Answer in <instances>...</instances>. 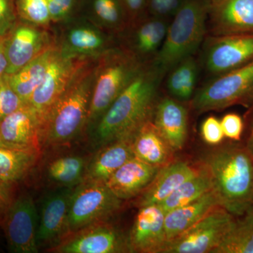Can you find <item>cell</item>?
Wrapping results in <instances>:
<instances>
[{
  "label": "cell",
  "mask_w": 253,
  "mask_h": 253,
  "mask_svg": "<svg viewBox=\"0 0 253 253\" xmlns=\"http://www.w3.org/2000/svg\"><path fill=\"white\" fill-rule=\"evenodd\" d=\"M163 73L155 66L141 70L96 123L93 144L101 148L113 141L131 139L151 119Z\"/></svg>",
  "instance_id": "cell-1"
},
{
  "label": "cell",
  "mask_w": 253,
  "mask_h": 253,
  "mask_svg": "<svg viewBox=\"0 0 253 253\" xmlns=\"http://www.w3.org/2000/svg\"><path fill=\"white\" fill-rule=\"evenodd\" d=\"M201 162L211 174L220 207L236 217L253 207V156L246 146L218 148Z\"/></svg>",
  "instance_id": "cell-2"
},
{
  "label": "cell",
  "mask_w": 253,
  "mask_h": 253,
  "mask_svg": "<svg viewBox=\"0 0 253 253\" xmlns=\"http://www.w3.org/2000/svg\"><path fill=\"white\" fill-rule=\"evenodd\" d=\"M96 69L83 66L43 118V149L69 144L87 124Z\"/></svg>",
  "instance_id": "cell-3"
},
{
  "label": "cell",
  "mask_w": 253,
  "mask_h": 253,
  "mask_svg": "<svg viewBox=\"0 0 253 253\" xmlns=\"http://www.w3.org/2000/svg\"><path fill=\"white\" fill-rule=\"evenodd\" d=\"M208 14L207 1L187 0L179 6L158 53V70L163 73L191 57L204 40Z\"/></svg>",
  "instance_id": "cell-4"
},
{
  "label": "cell",
  "mask_w": 253,
  "mask_h": 253,
  "mask_svg": "<svg viewBox=\"0 0 253 253\" xmlns=\"http://www.w3.org/2000/svg\"><path fill=\"white\" fill-rule=\"evenodd\" d=\"M141 71L134 58L123 52L111 53L96 64L88 123H97L130 82Z\"/></svg>",
  "instance_id": "cell-5"
},
{
  "label": "cell",
  "mask_w": 253,
  "mask_h": 253,
  "mask_svg": "<svg viewBox=\"0 0 253 253\" xmlns=\"http://www.w3.org/2000/svg\"><path fill=\"white\" fill-rule=\"evenodd\" d=\"M123 202L105 183L82 180L73 189L70 200L68 235L93 224L107 221L117 214Z\"/></svg>",
  "instance_id": "cell-6"
},
{
  "label": "cell",
  "mask_w": 253,
  "mask_h": 253,
  "mask_svg": "<svg viewBox=\"0 0 253 253\" xmlns=\"http://www.w3.org/2000/svg\"><path fill=\"white\" fill-rule=\"evenodd\" d=\"M253 97V60L210 82L193 99L199 113L221 111Z\"/></svg>",
  "instance_id": "cell-7"
},
{
  "label": "cell",
  "mask_w": 253,
  "mask_h": 253,
  "mask_svg": "<svg viewBox=\"0 0 253 253\" xmlns=\"http://www.w3.org/2000/svg\"><path fill=\"white\" fill-rule=\"evenodd\" d=\"M235 219L224 208H215L187 230L168 241L164 253H212Z\"/></svg>",
  "instance_id": "cell-8"
},
{
  "label": "cell",
  "mask_w": 253,
  "mask_h": 253,
  "mask_svg": "<svg viewBox=\"0 0 253 253\" xmlns=\"http://www.w3.org/2000/svg\"><path fill=\"white\" fill-rule=\"evenodd\" d=\"M88 63L80 54L58 49L50 63L45 76L36 89L28 104L44 118L83 66Z\"/></svg>",
  "instance_id": "cell-9"
},
{
  "label": "cell",
  "mask_w": 253,
  "mask_h": 253,
  "mask_svg": "<svg viewBox=\"0 0 253 253\" xmlns=\"http://www.w3.org/2000/svg\"><path fill=\"white\" fill-rule=\"evenodd\" d=\"M0 225L10 252L38 253V212L31 195L26 193L15 197Z\"/></svg>",
  "instance_id": "cell-10"
},
{
  "label": "cell",
  "mask_w": 253,
  "mask_h": 253,
  "mask_svg": "<svg viewBox=\"0 0 253 253\" xmlns=\"http://www.w3.org/2000/svg\"><path fill=\"white\" fill-rule=\"evenodd\" d=\"M49 250L59 253H130L127 237L107 221L70 234Z\"/></svg>",
  "instance_id": "cell-11"
},
{
  "label": "cell",
  "mask_w": 253,
  "mask_h": 253,
  "mask_svg": "<svg viewBox=\"0 0 253 253\" xmlns=\"http://www.w3.org/2000/svg\"><path fill=\"white\" fill-rule=\"evenodd\" d=\"M42 123L36 110L28 104H23L0 123V145L41 154Z\"/></svg>",
  "instance_id": "cell-12"
},
{
  "label": "cell",
  "mask_w": 253,
  "mask_h": 253,
  "mask_svg": "<svg viewBox=\"0 0 253 253\" xmlns=\"http://www.w3.org/2000/svg\"><path fill=\"white\" fill-rule=\"evenodd\" d=\"M4 37L8 76L17 72L52 45L46 32L20 19Z\"/></svg>",
  "instance_id": "cell-13"
},
{
  "label": "cell",
  "mask_w": 253,
  "mask_h": 253,
  "mask_svg": "<svg viewBox=\"0 0 253 253\" xmlns=\"http://www.w3.org/2000/svg\"><path fill=\"white\" fill-rule=\"evenodd\" d=\"M253 60V34L217 36L210 41L205 63L210 72L221 75Z\"/></svg>",
  "instance_id": "cell-14"
},
{
  "label": "cell",
  "mask_w": 253,
  "mask_h": 253,
  "mask_svg": "<svg viewBox=\"0 0 253 253\" xmlns=\"http://www.w3.org/2000/svg\"><path fill=\"white\" fill-rule=\"evenodd\" d=\"M165 217L159 204L139 207L127 237L130 253H164L168 244Z\"/></svg>",
  "instance_id": "cell-15"
},
{
  "label": "cell",
  "mask_w": 253,
  "mask_h": 253,
  "mask_svg": "<svg viewBox=\"0 0 253 253\" xmlns=\"http://www.w3.org/2000/svg\"><path fill=\"white\" fill-rule=\"evenodd\" d=\"M72 192V187H63L46 196L38 219V248L54 247L68 235V209Z\"/></svg>",
  "instance_id": "cell-16"
},
{
  "label": "cell",
  "mask_w": 253,
  "mask_h": 253,
  "mask_svg": "<svg viewBox=\"0 0 253 253\" xmlns=\"http://www.w3.org/2000/svg\"><path fill=\"white\" fill-rule=\"evenodd\" d=\"M215 36L253 34V0H207Z\"/></svg>",
  "instance_id": "cell-17"
},
{
  "label": "cell",
  "mask_w": 253,
  "mask_h": 253,
  "mask_svg": "<svg viewBox=\"0 0 253 253\" xmlns=\"http://www.w3.org/2000/svg\"><path fill=\"white\" fill-rule=\"evenodd\" d=\"M160 169L134 157L116 171L106 184L118 199H134L144 192Z\"/></svg>",
  "instance_id": "cell-18"
},
{
  "label": "cell",
  "mask_w": 253,
  "mask_h": 253,
  "mask_svg": "<svg viewBox=\"0 0 253 253\" xmlns=\"http://www.w3.org/2000/svg\"><path fill=\"white\" fill-rule=\"evenodd\" d=\"M199 171V168H195L189 163L173 161L158 170L152 182L136 197V205L139 208L161 204L181 184L196 175Z\"/></svg>",
  "instance_id": "cell-19"
},
{
  "label": "cell",
  "mask_w": 253,
  "mask_h": 253,
  "mask_svg": "<svg viewBox=\"0 0 253 253\" xmlns=\"http://www.w3.org/2000/svg\"><path fill=\"white\" fill-rule=\"evenodd\" d=\"M153 123L173 151L182 149L188 131L185 108L175 100L165 98L155 106Z\"/></svg>",
  "instance_id": "cell-20"
},
{
  "label": "cell",
  "mask_w": 253,
  "mask_h": 253,
  "mask_svg": "<svg viewBox=\"0 0 253 253\" xmlns=\"http://www.w3.org/2000/svg\"><path fill=\"white\" fill-rule=\"evenodd\" d=\"M131 139L113 141L100 148L86 165L83 180L105 183L129 160L134 157Z\"/></svg>",
  "instance_id": "cell-21"
},
{
  "label": "cell",
  "mask_w": 253,
  "mask_h": 253,
  "mask_svg": "<svg viewBox=\"0 0 253 253\" xmlns=\"http://www.w3.org/2000/svg\"><path fill=\"white\" fill-rule=\"evenodd\" d=\"M131 145L134 157L151 166L161 168L173 162L174 151L151 119L136 131L131 139Z\"/></svg>",
  "instance_id": "cell-22"
},
{
  "label": "cell",
  "mask_w": 253,
  "mask_h": 253,
  "mask_svg": "<svg viewBox=\"0 0 253 253\" xmlns=\"http://www.w3.org/2000/svg\"><path fill=\"white\" fill-rule=\"evenodd\" d=\"M219 206L214 189L190 204L166 213L165 228L168 241L184 232Z\"/></svg>",
  "instance_id": "cell-23"
},
{
  "label": "cell",
  "mask_w": 253,
  "mask_h": 253,
  "mask_svg": "<svg viewBox=\"0 0 253 253\" xmlns=\"http://www.w3.org/2000/svg\"><path fill=\"white\" fill-rule=\"evenodd\" d=\"M58 49L51 45L17 72L6 75L10 86L24 104H28L32 95L41 84Z\"/></svg>",
  "instance_id": "cell-24"
},
{
  "label": "cell",
  "mask_w": 253,
  "mask_h": 253,
  "mask_svg": "<svg viewBox=\"0 0 253 253\" xmlns=\"http://www.w3.org/2000/svg\"><path fill=\"white\" fill-rule=\"evenodd\" d=\"M41 154L0 145V181L14 185L22 180L36 166Z\"/></svg>",
  "instance_id": "cell-25"
},
{
  "label": "cell",
  "mask_w": 253,
  "mask_h": 253,
  "mask_svg": "<svg viewBox=\"0 0 253 253\" xmlns=\"http://www.w3.org/2000/svg\"><path fill=\"white\" fill-rule=\"evenodd\" d=\"M213 189L212 178L208 169L201 165L196 175L181 184L160 204L165 213L196 201Z\"/></svg>",
  "instance_id": "cell-26"
},
{
  "label": "cell",
  "mask_w": 253,
  "mask_h": 253,
  "mask_svg": "<svg viewBox=\"0 0 253 253\" xmlns=\"http://www.w3.org/2000/svg\"><path fill=\"white\" fill-rule=\"evenodd\" d=\"M212 253H253V207L240 217Z\"/></svg>",
  "instance_id": "cell-27"
},
{
  "label": "cell",
  "mask_w": 253,
  "mask_h": 253,
  "mask_svg": "<svg viewBox=\"0 0 253 253\" xmlns=\"http://www.w3.org/2000/svg\"><path fill=\"white\" fill-rule=\"evenodd\" d=\"M86 165L84 158L66 156L51 161L46 169L50 180L63 187H73L83 180Z\"/></svg>",
  "instance_id": "cell-28"
},
{
  "label": "cell",
  "mask_w": 253,
  "mask_h": 253,
  "mask_svg": "<svg viewBox=\"0 0 253 253\" xmlns=\"http://www.w3.org/2000/svg\"><path fill=\"white\" fill-rule=\"evenodd\" d=\"M168 80L169 93L180 101L189 100L194 93L197 80V64L192 57L181 61L172 68Z\"/></svg>",
  "instance_id": "cell-29"
},
{
  "label": "cell",
  "mask_w": 253,
  "mask_h": 253,
  "mask_svg": "<svg viewBox=\"0 0 253 253\" xmlns=\"http://www.w3.org/2000/svg\"><path fill=\"white\" fill-rule=\"evenodd\" d=\"M104 39L101 33L93 28H73L67 36L68 52L76 54H91L100 51L104 45Z\"/></svg>",
  "instance_id": "cell-30"
},
{
  "label": "cell",
  "mask_w": 253,
  "mask_h": 253,
  "mask_svg": "<svg viewBox=\"0 0 253 253\" xmlns=\"http://www.w3.org/2000/svg\"><path fill=\"white\" fill-rule=\"evenodd\" d=\"M18 19L34 25L44 26L51 20L47 0H15Z\"/></svg>",
  "instance_id": "cell-31"
},
{
  "label": "cell",
  "mask_w": 253,
  "mask_h": 253,
  "mask_svg": "<svg viewBox=\"0 0 253 253\" xmlns=\"http://www.w3.org/2000/svg\"><path fill=\"white\" fill-rule=\"evenodd\" d=\"M168 28L163 21L155 20L141 26L136 36L138 49L144 54L156 51L162 45Z\"/></svg>",
  "instance_id": "cell-32"
},
{
  "label": "cell",
  "mask_w": 253,
  "mask_h": 253,
  "mask_svg": "<svg viewBox=\"0 0 253 253\" xmlns=\"http://www.w3.org/2000/svg\"><path fill=\"white\" fill-rule=\"evenodd\" d=\"M23 104L22 100L10 86L5 75L0 82V123Z\"/></svg>",
  "instance_id": "cell-33"
},
{
  "label": "cell",
  "mask_w": 253,
  "mask_h": 253,
  "mask_svg": "<svg viewBox=\"0 0 253 253\" xmlns=\"http://www.w3.org/2000/svg\"><path fill=\"white\" fill-rule=\"evenodd\" d=\"M18 20L15 0H0V36H6Z\"/></svg>",
  "instance_id": "cell-34"
},
{
  "label": "cell",
  "mask_w": 253,
  "mask_h": 253,
  "mask_svg": "<svg viewBox=\"0 0 253 253\" xmlns=\"http://www.w3.org/2000/svg\"><path fill=\"white\" fill-rule=\"evenodd\" d=\"M201 135L208 144H220L224 138L220 121L214 116L206 118L201 125Z\"/></svg>",
  "instance_id": "cell-35"
},
{
  "label": "cell",
  "mask_w": 253,
  "mask_h": 253,
  "mask_svg": "<svg viewBox=\"0 0 253 253\" xmlns=\"http://www.w3.org/2000/svg\"><path fill=\"white\" fill-rule=\"evenodd\" d=\"M95 13L100 19L109 24H115L119 21L120 10L116 0H95Z\"/></svg>",
  "instance_id": "cell-36"
},
{
  "label": "cell",
  "mask_w": 253,
  "mask_h": 253,
  "mask_svg": "<svg viewBox=\"0 0 253 253\" xmlns=\"http://www.w3.org/2000/svg\"><path fill=\"white\" fill-rule=\"evenodd\" d=\"M224 136L234 141H239L244 130L242 118L236 113H228L220 121Z\"/></svg>",
  "instance_id": "cell-37"
},
{
  "label": "cell",
  "mask_w": 253,
  "mask_h": 253,
  "mask_svg": "<svg viewBox=\"0 0 253 253\" xmlns=\"http://www.w3.org/2000/svg\"><path fill=\"white\" fill-rule=\"evenodd\" d=\"M51 21L64 19L72 10L73 0H47Z\"/></svg>",
  "instance_id": "cell-38"
},
{
  "label": "cell",
  "mask_w": 253,
  "mask_h": 253,
  "mask_svg": "<svg viewBox=\"0 0 253 253\" xmlns=\"http://www.w3.org/2000/svg\"><path fill=\"white\" fill-rule=\"evenodd\" d=\"M13 186L14 185L0 181V224L14 201L15 196Z\"/></svg>",
  "instance_id": "cell-39"
},
{
  "label": "cell",
  "mask_w": 253,
  "mask_h": 253,
  "mask_svg": "<svg viewBox=\"0 0 253 253\" xmlns=\"http://www.w3.org/2000/svg\"><path fill=\"white\" fill-rule=\"evenodd\" d=\"M7 59L5 53V37L0 36V82L6 75Z\"/></svg>",
  "instance_id": "cell-40"
},
{
  "label": "cell",
  "mask_w": 253,
  "mask_h": 253,
  "mask_svg": "<svg viewBox=\"0 0 253 253\" xmlns=\"http://www.w3.org/2000/svg\"><path fill=\"white\" fill-rule=\"evenodd\" d=\"M151 7L158 14L165 15L169 13L163 0H151Z\"/></svg>",
  "instance_id": "cell-41"
},
{
  "label": "cell",
  "mask_w": 253,
  "mask_h": 253,
  "mask_svg": "<svg viewBox=\"0 0 253 253\" xmlns=\"http://www.w3.org/2000/svg\"><path fill=\"white\" fill-rule=\"evenodd\" d=\"M128 8L131 11H137L141 9L143 4H144V0H125Z\"/></svg>",
  "instance_id": "cell-42"
},
{
  "label": "cell",
  "mask_w": 253,
  "mask_h": 253,
  "mask_svg": "<svg viewBox=\"0 0 253 253\" xmlns=\"http://www.w3.org/2000/svg\"><path fill=\"white\" fill-rule=\"evenodd\" d=\"M163 1L169 13L179 9V0H163Z\"/></svg>",
  "instance_id": "cell-43"
},
{
  "label": "cell",
  "mask_w": 253,
  "mask_h": 253,
  "mask_svg": "<svg viewBox=\"0 0 253 253\" xmlns=\"http://www.w3.org/2000/svg\"><path fill=\"white\" fill-rule=\"evenodd\" d=\"M246 147H247L248 150H249L250 153L253 156V128L252 131H251V135L249 136V140H248Z\"/></svg>",
  "instance_id": "cell-44"
}]
</instances>
